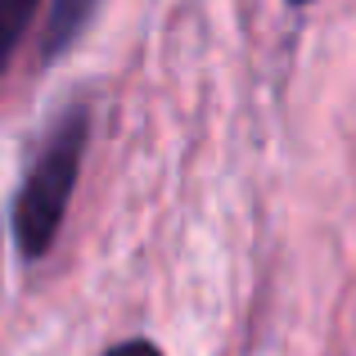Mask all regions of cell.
<instances>
[{"mask_svg": "<svg viewBox=\"0 0 356 356\" xmlns=\"http://www.w3.org/2000/svg\"><path fill=\"white\" fill-rule=\"evenodd\" d=\"M99 0H50L41 27V63H54L59 54H68L72 45L86 36V27L95 23Z\"/></svg>", "mask_w": 356, "mask_h": 356, "instance_id": "7a4b0ae2", "label": "cell"}, {"mask_svg": "<svg viewBox=\"0 0 356 356\" xmlns=\"http://www.w3.org/2000/svg\"><path fill=\"white\" fill-rule=\"evenodd\" d=\"M32 18H36V0H0V77H5L18 41L27 36Z\"/></svg>", "mask_w": 356, "mask_h": 356, "instance_id": "3957f363", "label": "cell"}, {"mask_svg": "<svg viewBox=\"0 0 356 356\" xmlns=\"http://www.w3.org/2000/svg\"><path fill=\"white\" fill-rule=\"evenodd\" d=\"M104 356H163V352H158L149 339H127V343H113Z\"/></svg>", "mask_w": 356, "mask_h": 356, "instance_id": "277c9868", "label": "cell"}, {"mask_svg": "<svg viewBox=\"0 0 356 356\" xmlns=\"http://www.w3.org/2000/svg\"><path fill=\"white\" fill-rule=\"evenodd\" d=\"M86 149H90V108L68 104L54 118V127L41 136L14 194V217L9 221H14V243L27 261H41L59 239L63 212H68L81 163H86Z\"/></svg>", "mask_w": 356, "mask_h": 356, "instance_id": "6da1fadb", "label": "cell"}, {"mask_svg": "<svg viewBox=\"0 0 356 356\" xmlns=\"http://www.w3.org/2000/svg\"><path fill=\"white\" fill-rule=\"evenodd\" d=\"M289 5H312V0H289Z\"/></svg>", "mask_w": 356, "mask_h": 356, "instance_id": "5b68a950", "label": "cell"}]
</instances>
